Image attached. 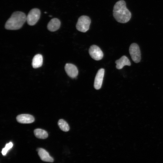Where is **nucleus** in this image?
<instances>
[{"label":"nucleus","mask_w":163,"mask_h":163,"mask_svg":"<svg viewBox=\"0 0 163 163\" xmlns=\"http://www.w3.org/2000/svg\"><path fill=\"white\" fill-rule=\"evenodd\" d=\"M43 57L40 54L35 55L33 58L32 65L34 68H37L41 67L43 64Z\"/></svg>","instance_id":"obj_13"},{"label":"nucleus","mask_w":163,"mask_h":163,"mask_svg":"<svg viewBox=\"0 0 163 163\" xmlns=\"http://www.w3.org/2000/svg\"><path fill=\"white\" fill-rule=\"evenodd\" d=\"M25 14L21 11L13 12L6 22L5 27L8 30H15L20 29L26 21Z\"/></svg>","instance_id":"obj_2"},{"label":"nucleus","mask_w":163,"mask_h":163,"mask_svg":"<svg viewBox=\"0 0 163 163\" xmlns=\"http://www.w3.org/2000/svg\"><path fill=\"white\" fill-rule=\"evenodd\" d=\"M60 128L63 131L67 132L69 129V127L66 122L63 119H60L58 122Z\"/></svg>","instance_id":"obj_15"},{"label":"nucleus","mask_w":163,"mask_h":163,"mask_svg":"<svg viewBox=\"0 0 163 163\" xmlns=\"http://www.w3.org/2000/svg\"><path fill=\"white\" fill-rule=\"evenodd\" d=\"M16 120L17 121L22 123H30L34 121L33 116L29 114H21L17 116Z\"/></svg>","instance_id":"obj_9"},{"label":"nucleus","mask_w":163,"mask_h":163,"mask_svg":"<svg viewBox=\"0 0 163 163\" xmlns=\"http://www.w3.org/2000/svg\"><path fill=\"white\" fill-rule=\"evenodd\" d=\"M89 53L91 57L96 60H99L103 57V53L100 48L96 45H91L89 50Z\"/></svg>","instance_id":"obj_6"},{"label":"nucleus","mask_w":163,"mask_h":163,"mask_svg":"<svg viewBox=\"0 0 163 163\" xmlns=\"http://www.w3.org/2000/svg\"><path fill=\"white\" fill-rule=\"evenodd\" d=\"M116 68L118 69H122L125 66H130L131 63L128 58L126 56H122L115 61Z\"/></svg>","instance_id":"obj_12"},{"label":"nucleus","mask_w":163,"mask_h":163,"mask_svg":"<svg viewBox=\"0 0 163 163\" xmlns=\"http://www.w3.org/2000/svg\"><path fill=\"white\" fill-rule=\"evenodd\" d=\"M104 70L101 68L99 69L94 79V87L97 90L101 88L104 75Z\"/></svg>","instance_id":"obj_7"},{"label":"nucleus","mask_w":163,"mask_h":163,"mask_svg":"<svg viewBox=\"0 0 163 163\" xmlns=\"http://www.w3.org/2000/svg\"><path fill=\"white\" fill-rule=\"evenodd\" d=\"M40 11L38 8H34L31 9L26 18V21L28 24L30 26L35 25L40 19Z\"/></svg>","instance_id":"obj_4"},{"label":"nucleus","mask_w":163,"mask_h":163,"mask_svg":"<svg viewBox=\"0 0 163 163\" xmlns=\"http://www.w3.org/2000/svg\"><path fill=\"white\" fill-rule=\"evenodd\" d=\"M13 146V144L11 142L7 143L5 147L2 149L1 152L2 155L4 156L5 155L8 151L12 148Z\"/></svg>","instance_id":"obj_16"},{"label":"nucleus","mask_w":163,"mask_h":163,"mask_svg":"<svg viewBox=\"0 0 163 163\" xmlns=\"http://www.w3.org/2000/svg\"><path fill=\"white\" fill-rule=\"evenodd\" d=\"M34 133L36 137L40 139H45L48 136L47 132L41 129H35L34 131Z\"/></svg>","instance_id":"obj_14"},{"label":"nucleus","mask_w":163,"mask_h":163,"mask_svg":"<svg viewBox=\"0 0 163 163\" xmlns=\"http://www.w3.org/2000/svg\"><path fill=\"white\" fill-rule=\"evenodd\" d=\"M129 52L132 60L135 63H138L141 59L139 47L136 43L131 44L129 47Z\"/></svg>","instance_id":"obj_5"},{"label":"nucleus","mask_w":163,"mask_h":163,"mask_svg":"<svg viewBox=\"0 0 163 163\" xmlns=\"http://www.w3.org/2000/svg\"><path fill=\"white\" fill-rule=\"evenodd\" d=\"M65 69L67 75L72 78H75L78 75V71L76 66L73 64L66 63Z\"/></svg>","instance_id":"obj_8"},{"label":"nucleus","mask_w":163,"mask_h":163,"mask_svg":"<svg viewBox=\"0 0 163 163\" xmlns=\"http://www.w3.org/2000/svg\"><path fill=\"white\" fill-rule=\"evenodd\" d=\"M113 15L116 20L121 23L127 22L131 17V13L127 8L125 2L123 0H119L115 4Z\"/></svg>","instance_id":"obj_1"},{"label":"nucleus","mask_w":163,"mask_h":163,"mask_svg":"<svg viewBox=\"0 0 163 163\" xmlns=\"http://www.w3.org/2000/svg\"><path fill=\"white\" fill-rule=\"evenodd\" d=\"M61 22L57 18H54L51 19L48 23L47 28L51 31H55L57 30L60 27Z\"/></svg>","instance_id":"obj_11"},{"label":"nucleus","mask_w":163,"mask_h":163,"mask_svg":"<svg viewBox=\"0 0 163 163\" xmlns=\"http://www.w3.org/2000/svg\"><path fill=\"white\" fill-rule=\"evenodd\" d=\"M38 154L40 159L43 161L52 162L53 161V158L49 155V153L45 149L42 148L37 149Z\"/></svg>","instance_id":"obj_10"},{"label":"nucleus","mask_w":163,"mask_h":163,"mask_svg":"<svg viewBox=\"0 0 163 163\" xmlns=\"http://www.w3.org/2000/svg\"><path fill=\"white\" fill-rule=\"evenodd\" d=\"M91 23V19L88 16L82 15L78 19L76 28L79 31L85 32L89 30Z\"/></svg>","instance_id":"obj_3"}]
</instances>
